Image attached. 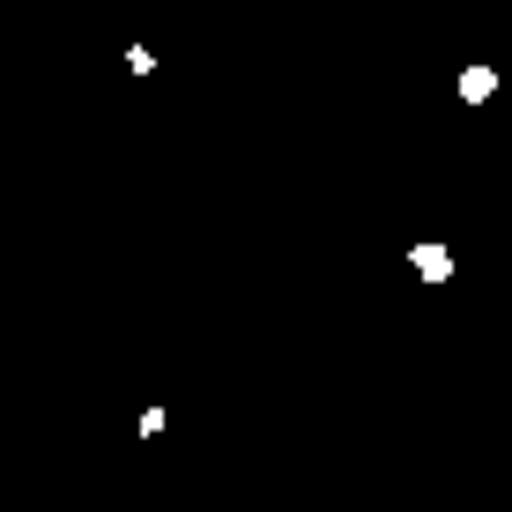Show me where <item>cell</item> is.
<instances>
[{
	"label": "cell",
	"mask_w": 512,
	"mask_h": 512,
	"mask_svg": "<svg viewBox=\"0 0 512 512\" xmlns=\"http://www.w3.org/2000/svg\"><path fill=\"white\" fill-rule=\"evenodd\" d=\"M409 275H423V282H453V253L423 238V245H409Z\"/></svg>",
	"instance_id": "1"
},
{
	"label": "cell",
	"mask_w": 512,
	"mask_h": 512,
	"mask_svg": "<svg viewBox=\"0 0 512 512\" xmlns=\"http://www.w3.org/2000/svg\"><path fill=\"white\" fill-rule=\"evenodd\" d=\"M498 67H461V104H490V97H498Z\"/></svg>",
	"instance_id": "2"
}]
</instances>
